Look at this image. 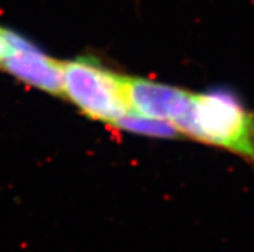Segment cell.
<instances>
[{
	"mask_svg": "<svg viewBox=\"0 0 254 252\" xmlns=\"http://www.w3.org/2000/svg\"><path fill=\"white\" fill-rule=\"evenodd\" d=\"M113 126L133 133V134L155 138H177L178 135H182L180 130L171 122L148 118L133 113V112H128L127 115L120 117Z\"/></svg>",
	"mask_w": 254,
	"mask_h": 252,
	"instance_id": "5b68a950",
	"label": "cell"
},
{
	"mask_svg": "<svg viewBox=\"0 0 254 252\" xmlns=\"http://www.w3.org/2000/svg\"><path fill=\"white\" fill-rule=\"evenodd\" d=\"M124 89L130 112L174 126L190 112L195 96L181 88L132 76H124Z\"/></svg>",
	"mask_w": 254,
	"mask_h": 252,
	"instance_id": "3957f363",
	"label": "cell"
},
{
	"mask_svg": "<svg viewBox=\"0 0 254 252\" xmlns=\"http://www.w3.org/2000/svg\"><path fill=\"white\" fill-rule=\"evenodd\" d=\"M12 32L0 26V63L6 58L13 49L12 44Z\"/></svg>",
	"mask_w": 254,
	"mask_h": 252,
	"instance_id": "8992f818",
	"label": "cell"
},
{
	"mask_svg": "<svg viewBox=\"0 0 254 252\" xmlns=\"http://www.w3.org/2000/svg\"><path fill=\"white\" fill-rule=\"evenodd\" d=\"M64 96L88 117L114 125L129 109L124 75L115 74L92 58L62 63Z\"/></svg>",
	"mask_w": 254,
	"mask_h": 252,
	"instance_id": "7a4b0ae2",
	"label": "cell"
},
{
	"mask_svg": "<svg viewBox=\"0 0 254 252\" xmlns=\"http://www.w3.org/2000/svg\"><path fill=\"white\" fill-rule=\"evenodd\" d=\"M176 128L182 135L229 151L254 166V109L232 93L195 94L190 112Z\"/></svg>",
	"mask_w": 254,
	"mask_h": 252,
	"instance_id": "6da1fadb",
	"label": "cell"
},
{
	"mask_svg": "<svg viewBox=\"0 0 254 252\" xmlns=\"http://www.w3.org/2000/svg\"><path fill=\"white\" fill-rule=\"evenodd\" d=\"M13 49L0 68L21 83L53 96H64L62 63L39 50L22 36L12 32Z\"/></svg>",
	"mask_w": 254,
	"mask_h": 252,
	"instance_id": "277c9868",
	"label": "cell"
}]
</instances>
